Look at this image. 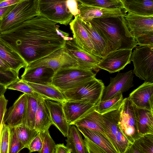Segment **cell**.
I'll return each instance as SVG.
<instances>
[{
    "mask_svg": "<svg viewBox=\"0 0 153 153\" xmlns=\"http://www.w3.org/2000/svg\"><path fill=\"white\" fill-rule=\"evenodd\" d=\"M56 23L38 15L17 27L0 33V37L27 64L65 46L73 38L61 30Z\"/></svg>",
    "mask_w": 153,
    "mask_h": 153,
    "instance_id": "obj_1",
    "label": "cell"
},
{
    "mask_svg": "<svg viewBox=\"0 0 153 153\" xmlns=\"http://www.w3.org/2000/svg\"><path fill=\"white\" fill-rule=\"evenodd\" d=\"M121 16L94 19L89 21L105 40L109 53L118 49H133L137 45L123 24Z\"/></svg>",
    "mask_w": 153,
    "mask_h": 153,
    "instance_id": "obj_2",
    "label": "cell"
},
{
    "mask_svg": "<svg viewBox=\"0 0 153 153\" xmlns=\"http://www.w3.org/2000/svg\"><path fill=\"white\" fill-rule=\"evenodd\" d=\"M96 75L94 71L78 66L65 68L55 73L52 84L63 92L79 86Z\"/></svg>",
    "mask_w": 153,
    "mask_h": 153,
    "instance_id": "obj_3",
    "label": "cell"
},
{
    "mask_svg": "<svg viewBox=\"0 0 153 153\" xmlns=\"http://www.w3.org/2000/svg\"><path fill=\"white\" fill-rule=\"evenodd\" d=\"M121 107V106H120ZM120 107L101 114L102 127L117 153H125L131 144L123 133L120 121Z\"/></svg>",
    "mask_w": 153,
    "mask_h": 153,
    "instance_id": "obj_4",
    "label": "cell"
},
{
    "mask_svg": "<svg viewBox=\"0 0 153 153\" xmlns=\"http://www.w3.org/2000/svg\"><path fill=\"white\" fill-rule=\"evenodd\" d=\"M105 86L96 77L76 87L62 92L66 100L82 101L96 105L101 101Z\"/></svg>",
    "mask_w": 153,
    "mask_h": 153,
    "instance_id": "obj_5",
    "label": "cell"
},
{
    "mask_svg": "<svg viewBox=\"0 0 153 153\" xmlns=\"http://www.w3.org/2000/svg\"><path fill=\"white\" fill-rule=\"evenodd\" d=\"M38 0H23L17 4L8 15L1 20L0 33L15 28L38 16Z\"/></svg>",
    "mask_w": 153,
    "mask_h": 153,
    "instance_id": "obj_6",
    "label": "cell"
},
{
    "mask_svg": "<svg viewBox=\"0 0 153 153\" xmlns=\"http://www.w3.org/2000/svg\"><path fill=\"white\" fill-rule=\"evenodd\" d=\"M130 59L133 64V74L144 82L153 83V46L139 45Z\"/></svg>",
    "mask_w": 153,
    "mask_h": 153,
    "instance_id": "obj_7",
    "label": "cell"
},
{
    "mask_svg": "<svg viewBox=\"0 0 153 153\" xmlns=\"http://www.w3.org/2000/svg\"><path fill=\"white\" fill-rule=\"evenodd\" d=\"M67 0H38V15L56 23L68 25L73 15L67 6Z\"/></svg>",
    "mask_w": 153,
    "mask_h": 153,
    "instance_id": "obj_8",
    "label": "cell"
},
{
    "mask_svg": "<svg viewBox=\"0 0 153 153\" xmlns=\"http://www.w3.org/2000/svg\"><path fill=\"white\" fill-rule=\"evenodd\" d=\"M120 125L123 133L131 144L141 136L137 129L134 105L128 97L124 99L120 107Z\"/></svg>",
    "mask_w": 153,
    "mask_h": 153,
    "instance_id": "obj_9",
    "label": "cell"
},
{
    "mask_svg": "<svg viewBox=\"0 0 153 153\" xmlns=\"http://www.w3.org/2000/svg\"><path fill=\"white\" fill-rule=\"evenodd\" d=\"M77 66L76 61L67 53L64 47L30 63L25 68L44 66L52 69L55 72L61 69Z\"/></svg>",
    "mask_w": 153,
    "mask_h": 153,
    "instance_id": "obj_10",
    "label": "cell"
},
{
    "mask_svg": "<svg viewBox=\"0 0 153 153\" xmlns=\"http://www.w3.org/2000/svg\"><path fill=\"white\" fill-rule=\"evenodd\" d=\"M121 17L123 24L135 40L143 36L153 33V16L128 13Z\"/></svg>",
    "mask_w": 153,
    "mask_h": 153,
    "instance_id": "obj_11",
    "label": "cell"
},
{
    "mask_svg": "<svg viewBox=\"0 0 153 153\" xmlns=\"http://www.w3.org/2000/svg\"><path fill=\"white\" fill-rule=\"evenodd\" d=\"M132 49H121L111 52L101 58L98 64L100 69L110 73L119 72L130 63Z\"/></svg>",
    "mask_w": 153,
    "mask_h": 153,
    "instance_id": "obj_12",
    "label": "cell"
},
{
    "mask_svg": "<svg viewBox=\"0 0 153 153\" xmlns=\"http://www.w3.org/2000/svg\"><path fill=\"white\" fill-rule=\"evenodd\" d=\"M65 47L67 53L76 61L79 67L96 73L100 70L98 64L101 58L81 48L73 39L67 41Z\"/></svg>",
    "mask_w": 153,
    "mask_h": 153,
    "instance_id": "obj_13",
    "label": "cell"
},
{
    "mask_svg": "<svg viewBox=\"0 0 153 153\" xmlns=\"http://www.w3.org/2000/svg\"><path fill=\"white\" fill-rule=\"evenodd\" d=\"M133 73L131 70L124 73H118L114 77H110L108 85L105 87L101 100H106L128 91L133 87Z\"/></svg>",
    "mask_w": 153,
    "mask_h": 153,
    "instance_id": "obj_14",
    "label": "cell"
},
{
    "mask_svg": "<svg viewBox=\"0 0 153 153\" xmlns=\"http://www.w3.org/2000/svg\"><path fill=\"white\" fill-rule=\"evenodd\" d=\"M62 105L67 122L70 125L95 110L96 106L83 101L69 100H65Z\"/></svg>",
    "mask_w": 153,
    "mask_h": 153,
    "instance_id": "obj_15",
    "label": "cell"
},
{
    "mask_svg": "<svg viewBox=\"0 0 153 153\" xmlns=\"http://www.w3.org/2000/svg\"><path fill=\"white\" fill-rule=\"evenodd\" d=\"M79 17L82 20L90 21L94 19L120 16L126 14L124 8H109L87 6L79 3Z\"/></svg>",
    "mask_w": 153,
    "mask_h": 153,
    "instance_id": "obj_16",
    "label": "cell"
},
{
    "mask_svg": "<svg viewBox=\"0 0 153 153\" xmlns=\"http://www.w3.org/2000/svg\"><path fill=\"white\" fill-rule=\"evenodd\" d=\"M128 97L136 107L153 111V83L144 82L133 91Z\"/></svg>",
    "mask_w": 153,
    "mask_h": 153,
    "instance_id": "obj_17",
    "label": "cell"
},
{
    "mask_svg": "<svg viewBox=\"0 0 153 153\" xmlns=\"http://www.w3.org/2000/svg\"><path fill=\"white\" fill-rule=\"evenodd\" d=\"M69 25L73 34V39L75 43L85 51L97 56L88 33L78 15L70 22Z\"/></svg>",
    "mask_w": 153,
    "mask_h": 153,
    "instance_id": "obj_18",
    "label": "cell"
},
{
    "mask_svg": "<svg viewBox=\"0 0 153 153\" xmlns=\"http://www.w3.org/2000/svg\"><path fill=\"white\" fill-rule=\"evenodd\" d=\"M27 102V94L21 95L10 107L4 119V122L10 127H15L23 124Z\"/></svg>",
    "mask_w": 153,
    "mask_h": 153,
    "instance_id": "obj_19",
    "label": "cell"
},
{
    "mask_svg": "<svg viewBox=\"0 0 153 153\" xmlns=\"http://www.w3.org/2000/svg\"><path fill=\"white\" fill-rule=\"evenodd\" d=\"M55 73L52 69L44 66L25 68L21 79L25 81L33 83L51 84Z\"/></svg>",
    "mask_w": 153,
    "mask_h": 153,
    "instance_id": "obj_20",
    "label": "cell"
},
{
    "mask_svg": "<svg viewBox=\"0 0 153 153\" xmlns=\"http://www.w3.org/2000/svg\"><path fill=\"white\" fill-rule=\"evenodd\" d=\"M44 100L49 110L53 124L65 137H67L70 125L67 122L62 103L49 100Z\"/></svg>",
    "mask_w": 153,
    "mask_h": 153,
    "instance_id": "obj_21",
    "label": "cell"
},
{
    "mask_svg": "<svg viewBox=\"0 0 153 153\" xmlns=\"http://www.w3.org/2000/svg\"><path fill=\"white\" fill-rule=\"evenodd\" d=\"M0 57L10 69L19 73L27 66L21 56L0 37Z\"/></svg>",
    "mask_w": 153,
    "mask_h": 153,
    "instance_id": "obj_22",
    "label": "cell"
},
{
    "mask_svg": "<svg viewBox=\"0 0 153 153\" xmlns=\"http://www.w3.org/2000/svg\"><path fill=\"white\" fill-rule=\"evenodd\" d=\"M82 22L88 33L97 56L101 58L104 57L109 53L105 40L90 21L82 20Z\"/></svg>",
    "mask_w": 153,
    "mask_h": 153,
    "instance_id": "obj_23",
    "label": "cell"
},
{
    "mask_svg": "<svg viewBox=\"0 0 153 153\" xmlns=\"http://www.w3.org/2000/svg\"><path fill=\"white\" fill-rule=\"evenodd\" d=\"M25 82L44 100H50L62 103L66 100L62 91L52 84H41Z\"/></svg>",
    "mask_w": 153,
    "mask_h": 153,
    "instance_id": "obj_24",
    "label": "cell"
},
{
    "mask_svg": "<svg viewBox=\"0 0 153 153\" xmlns=\"http://www.w3.org/2000/svg\"><path fill=\"white\" fill-rule=\"evenodd\" d=\"M133 105L140 135L142 136L146 134H153V111L139 108Z\"/></svg>",
    "mask_w": 153,
    "mask_h": 153,
    "instance_id": "obj_25",
    "label": "cell"
},
{
    "mask_svg": "<svg viewBox=\"0 0 153 153\" xmlns=\"http://www.w3.org/2000/svg\"><path fill=\"white\" fill-rule=\"evenodd\" d=\"M53 124L49 111L44 99H38L34 129L39 133L49 129Z\"/></svg>",
    "mask_w": 153,
    "mask_h": 153,
    "instance_id": "obj_26",
    "label": "cell"
},
{
    "mask_svg": "<svg viewBox=\"0 0 153 153\" xmlns=\"http://www.w3.org/2000/svg\"><path fill=\"white\" fill-rule=\"evenodd\" d=\"M124 7L129 13L153 16V0H125Z\"/></svg>",
    "mask_w": 153,
    "mask_h": 153,
    "instance_id": "obj_27",
    "label": "cell"
},
{
    "mask_svg": "<svg viewBox=\"0 0 153 153\" xmlns=\"http://www.w3.org/2000/svg\"><path fill=\"white\" fill-rule=\"evenodd\" d=\"M76 127L84 137H87L96 144L103 149L106 153H117L109 140L101 133L87 128Z\"/></svg>",
    "mask_w": 153,
    "mask_h": 153,
    "instance_id": "obj_28",
    "label": "cell"
},
{
    "mask_svg": "<svg viewBox=\"0 0 153 153\" xmlns=\"http://www.w3.org/2000/svg\"><path fill=\"white\" fill-rule=\"evenodd\" d=\"M81 133L76 126L70 125L66 141L71 153H88Z\"/></svg>",
    "mask_w": 153,
    "mask_h": 153,
    "instance_id": "obj_29",
    "label": "cell"
},
{
    "mask_svg": "<svg viewBox=\"0 0 153 153\" xmlns=\"http://www.w3.org/2000/svg\"><path fill=\"white\" fill-rule=\"evenodd\" d=\"M27 107L23 124L30 129H33L38 106V99L27 94Z\"/></svg>",
    "mask_w": 153,
    "mask_h": 153,
    "instance_id": "obj_30",
    "label": "cell"
},
{
    "mask_svg": "<svg viewBox=\"0 0 153 153\" xmlns=\"http://www.w3.org/2000/svg\"><path fill=\"white\" fill-rule=\"evenodd\" d=\"M124 98L123 94H119L113 98L101 101L96 105L95 111L102 114L110 111L119 109L123 104Z\"/></svg>",
    "mask_w": 153,
    "mask_h": 153,
    "instance_id": "obj_31",
    "label": "cell"
},
{
    "mask_svg": "<svg viewBox=\"0 0 153 153\" xmlns=\"http://www.w3.org/2000/svg\"><path fill=\"white\" fill-rule=\"evenodd\" d=\"M15 127L19 140L25 148L28 149L30 142L38 132L34 129H30L23 124L19 125Z\"/></svg>",
    "mask_w": 153,
    "mask_h": 153,
    "instance_id": "obj_32",
    "label": "cell"
},
{
    "mask_svg": "<svg viewBox=\"0 0 153 153\" xmlns=\"http://www.w3.org/2000/svg\"><path fill=\"white\" fill-rule=\"evenodd\" d=\"M77 0L82 4L87 6L104 8H124L122 4L119 0Z\"/></svg>",
    "mask_w": 153,
    "mask_h": 153,
    "instance_id": "obj_33",
    "label": "cell"
},
{
    "mask_svg": "<svg viewBox=\"0 0 153 153\" xmlns=\"http://www.w3.org/2000/svg\"><path fill=\"white\" fill-rule=\"evenodd\" d=\"M6 88L7 89L20 91L37 99H43L42 97L36 93L30 86L21 79L19 78L6 86Z\"/></svg>",
    "mask_w": 153,
    "mask_h": 153,
    "instance_id": "obj_34",
    "label": "cell"
},
{
    "mask_svg": "<svg viewBox=\"0 0 153 153\" xmlns=\"http://www.w3.org/2000/svg\"><path fill=\"white\" fill-rule=\"evenodd\" d=\"M133 144L140 153H153V134L142 135L135 140Z\"/></svg>",
    "mask_w": 153,
    "mask_h": 153,
    "instance_id": "obj_35",
    "label": "cell"
},
{
    "mask_svg": "<svg viewBox=\"0 0 153 153\" xmlns=\"http://www.w3.org/2000/svg\"><path fill=\"white\" fill-rule=\"evenodd\" d=\"M39 133L42 141L40 153H55L56 144L50 134L49 129Z\"/></svg>",
    "mask_w": 153,
    "mask_h": 153,
    "instance_id": "obj_36",
    "label": "cell"
},
{
    "mask_svg": "<svg viewBox=\"0 0 153 153\" xmlns=\"http://www.w3.org/2000/svg\"><path fill=\"white\" fill-rule=\"evenodd\" d=\"M10 126L3 121L0 129V153H9Z\"/></svg>",
    "mask_w": 153,
    "mask_h": 153,
    "instance_id": "obj_37",
    "label": "cell"
},
{
    "mask_svg": "<svg viewBox=\"0 0 153 153\" xmlns=\"http://www.w3.org/2000/svg\"><path fill=\"white\" fill-rule=\"evenodd\" d=\"M24 148V146L18 137L15 127L10 126L9 153H17Z\"/></svg>",
    "mask_w": 153,
    "mask_h": 153,
    "instance_id": "obj_38",
    "label": "cell"
},
{
    "mask_svg": "<svg viewBox=\"0 0 153 153\" xmlns=\"http://www.w3.org/2000/svg\"><path fill=\"white\" fill-rule=\"evenodd\" d=\"M19 74L12 69H6L0 67V84L8 85L19 78Z\"/></svg>",
    "mask_w": 153,
    "mask_h": 153,
    "instance_id": "obj_39",
    "label": "cell"
},
{
    "mask_svg": "<svg viewBox=\"0 0 153 153\" xmlns=\"http://www.w3.org/2000/svg\"><path fill=\"white\" fill-rule=\"evenodd\" d=\"M83 141L88 153H106L103 149L87 137H84Z\"/></svg>",
    "mask_w": 153,
    "mask_h": 153,
    "instance_id": "obj_40",
    "label": "cell"
},
{
    "mask_svg": "<svg viewBox=\"0 0 153 153\" xmlns=\"http://www.w3.org/2000/svg\"><path fill=\"white\" fill-rule=\"evenodd\" d=\"M42 147V141L38 133L30 142L28 149L29 152H38L40 153Z\"/></svg>",
    "mask_w": 153,
    "mask_h": 153,
    "instance_id": "obj_41",
    "label": "cell"
},
{
    "mask_svg": "<svg viewBox=\"0 0 153 153\" xmlns=\"http://www.w3.org/2000/svg\"><path fill=\"white\" fill-rule=\"evenodd\" d=\"M78 2L77 0H67V1L68 9L70 13L75 17L80 13L78 7Z\"/></svg>",
    "mask_w": 153,
    "mask_h": 153,
    "instance_id": "obj_42",
    "label": "cell"
},
{
    "mask_svg": "<svg viewBox=\"0 0 153 153\" xmlns=\"http://www.w3.org/2000/svg\"><path fill=\"white\" fill-rule=\"evenodd\" d=\"M7 102L4 95L0 98V129L7 111Z\"/></svg>",
    "mask_w": 153,
    "mask_h": 153,
    "instance_id": "obj_43",
    "label": "cell"
},
{
    "mask_svg": "<svg viewBox=\"0 0 153 153\" xmlns=\"http://www.w3.org/2000/svg\"><path fill=\"white\" fill-rule=\"evenodd\" d=\"M16 4L8 7H0V20H2L7 16Z\"/></svg>",
    "mask_w": 153,
    "mask_h": 153,
    "instance_id": "obj_44",
    "label": "cell"
},
{
    "mask_svg": "<svg viewBox=\"0 0 153 153\" xmlns=\"http://www.w3.org/2000/svg\"><path fill=\"white\" fill-rule=\"evenodd\" d=\"M71 151L67 146L64 144H56L55 146V153H71Z\"/></svg>",
    "mask_w": 153,
    "mask_h": 153,
    "instance_id": "obj_45",
    "label": "cell"
},
{
    "mask_svg": "<svg viewBox=\"0 0 153 153\" xmlns=\"http://www.w3.org/2000/svg\"><path fill=\"white\" fill-rule=\"evenodd\" d=\"M23 0H6L0 3V8L16 4Z\"/></svg>",
    "mask_w": 153,
    "mask_h": 153,
    "instance_id": "obj_46",
    "label": "cell"
},
{
    "mask_svg": "<svg viewBox=\"0 0 153 153\" xmlns=\"http://www.w3.org/2000/svg\"><path fill=\"white\" fill-rule=\"evenodd\" d=\"M7 89L5 85L0 84V98L4 95Z\"/></svg>",
    "mask_w": 153,
    "mask_h": 153,
    "instance_id": "obj_47",
    "label": "cell"
},
{
    "mask_svg": "<svg viewBox=\"0 0 153 153\" xmlns=\"http://www.w3.org/2000/svg\"><path fill=\"white\" fill-rule=\"evenodd\" d=\"M0 67L6 69H10L0 57Z\"/></svg>",
    "mask_w": 153,
    "mask_h": 153,
    "instance_id": "obj_48",
    "label": "cell"
},
{
    "mask_svg": "<svg viewBox=\"0 0 153 153\" xmlns=\"http://www.w3.org/2000/svg\"><path fill=\"white\" fill-rule=\"evenodd\" d=\"M122 4L123 6L124 7V1L125 0H119Z\"/></svg>",
    "mask_w": 153,
    "mask_h": 153,
    "instance_id": "obj_49",
    "label": "cell"
},
{
    "mask_svg": "<svg viewBox=\"0 0 153 153\" xmlns=\"http://www.w3.org/2000/svg\"><path fill=\"white\" fill-rule=\"evenodd\" d=\"M5 0H0V3H1L2 2L4 1H5Z\"/></svg>",
    "mask_w": 153,
    "mask_h": 153,
    "instance_id": "obj_50",
    "label": "cell"
},
{
    "mask_svg": "<svg viewBox=\"0 0 153 153\" xmlns=\"http://www.w3.org/2000/svg\"><path fill=\"white\" fill-rule=\"evenodd\" d=\"M1 20H0V22H1Z\"/></svg>",
    "mask_w": 153,
    "mask_h": 153,
    "instance_id": "obj_51",
    "label": "cell"
}]
</instances>
